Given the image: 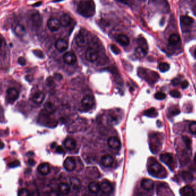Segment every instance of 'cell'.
<instances>
[{
  "mask_svg": "<svg viewBox=\"0 0 196 196\" xmlns=\"http://www.w3.org/2000/svg\"><path fill=\"white\" fill-rule=\"evenodd\" d=\"M77 12L86 18H89L95 14V4L93 0H80L77 5Z\"/></svg>",
  "mask_w": 196,
  "mask_h": 196,
  "instance_id": "obj_1",
  "label": "cell"
},
{
  "mask_svg": "<svg viewBox=\"0 0 196 196\" xmlns=\"http://www.w3.org/2000/svg\"><path fill=\"white\" fill-rule=\"evenodd\" d=\"M163 169H164L160 163L157 162H154L149 166L148 172L151 176L154 177H158L163 171Z\"/></svg>",
  "mask_w": 196,
  "mask_h": 196,
  "instance_id": "obj_2",
  "label": "cell"
},
{
  "mask_svg": "<svg viewBox=\"0 0 196 196\" xmlns=\"http://www.w3.org/2000/svg\"><path fill=\"white\" fill-rule=\"evenodd\" d=\"M157 194L158 196H174L170 187L165 182H162L158 185Z\"/></svg>",
  "mask_w": 196,
  "mask_h": 196,
  "instance_id": "obj_3",
  "label": "cell"
},
{
  "mask_svg": "<svg viewBox=\"0 0 196 196\" xmlns=\"http://www.w3.org/2000/svg\"><path fill=\"white\" fill-rule=\"evenodd\" d=\"M94 98L92 95H86L81 101L82 107L84 110H89L94 104Z\"/></svg>",
  "mask_w": 196,
  "mask_h": 196,
  "instance_id": "obj_4",
  "label": "cell"
},
{
  "mask_svg": "<svg viewBox=\"0 0 196 196\" xmlns=\"http://www.w3.org/2000/svg\"><path fill=\"white\" fill-rule=\"evenodd\" d=\"M19 94L18 91L14 89L10 88L6 92V99L9 103H13L18 98Z\"/></svg>",
  "mask_w": 196,
  "mask_h": 196,
  "instance_id": "obj_5",
  "label": "cell"
},
{
  "mask_svg": "<svg viewBox=\"0 0 196 196\" xmlns=\"http://www.w3.org/2000/svg\"><path fill=\"white\" fill-rule=\"evenodd\" d=\"M61 23L60 20L57 18H50L48 20L47 22V26L48 28H49V30L52 32H54V31H57L58 30L60 29V28L61 27Z\"/></svg>",
  "mask_w": 196,
  "mask_h": 196,
  "instance_id": "obj_6",
  "label": "cell"
},
{
  "mask_svg": "<svg viewBox=\"0 0 196 196\" xmlns=\"http://www.w3.org/2000/svg\"><path fill=\"white\" fill-rule=\"evenodd\" d=\"M64 167L68 171H73L76 166L75 159L72 157H68L65 159L64 163Z\"/></svg>",
  "mask_w": 196,
  "mask_h": 196,
  "instance_id": "obj_7",
  "label": "cell"
},
{
  "mask_svg": "<svg viewBox=\"0 0 196 196\" xmlns=\"http://www.w3.org/2000/svg\"><path fill=\"white\" fill-rule=\"evenodd\" d=\"M30 21L32 25H33L35 27L38 28L42 25V16L38 12H35L32 13L30 15Z\"/></svg>",
  "mask_w": 196,
  "mask_h": 196,
  "instance_id": "obj_8",
  "label": "cell"
},
{
  "mask_svg": "<svg viewBox=\"0 0 196 196\" xmlns=\"http://www.w3.org/2000/svg\"><path fill=\"white\" fill-rule=\"evenodd\" d=\"M98 52L93 48H89L86 52V58L90 62H94L98 59Z\"/></svg>",
  "mask_w": 196,
  "mask_h": 196,
  "instance_id": "obj_9",
  "label": "cell"
},
{
  "mask_svg": "<svg viewBox=\"0 0 196 196\" xmlns=\"http://www.w3.org/2000/svg\"><path fill=\"white\" fill-rule=\"evenodd\" d=\"M108 146L111 149L119 150L121 147V143L119 139L116 137H111L107 141Z\"/></svg>",
  "mask_w": 196,
  "mask_h": 196,
  "instance_id": "obj_10",
  "label": "cell"
},
{
  "mask_svg": "<svg viewBox=\"0 0 196 196\" xmlns=\"http://www.w3.org/2000/svg\"><path fill=\"white\" fill-rule=\"evenodd\" d=\"M63 60L67 64L73 65L76 62L77 59L76 56L73 53L68 52L63 55Z\"/></svg>",
  "mask_w": 196,
  "mask_h": 196,
  "instance_id": "obj_11",
  "label": "cell"
},
{
  "mask_svg": "<svg viewBox=\"0 0 196 196\" xmlns=\"http://www.w3.org/2000/svg\"><path fill=\"white\" fill-rule=\"evenodd\" d=\"M168 42L170 46L177 47L181 44V38L178 34L173 33L169 36Z\"/></svg>",
  "mask_w": 196,
  "mask_h": 196,
  "instance_id": "obj_12",
  "label": "cell"
},
{
  "mask_svg": "<svg viewBox=\"0 0 196 196\" xmlns=\"http://www.w3.org/2000/svg\"><path fill=\"white\" fill-rule=\"evenodd\" d=\"M55 47L60 51L63 52L67 49L68 47V43L67 40L63 39H59L55 42Z\"/></svg>",
  "mask_w": 196,
  "mask_h": 196,
  "instance_id": "obj_13",
  "label": "cell"
},
{
  "mask_svg": "<svg viewBox=\"0 0 196 196\" xmlns=\"http://www.w3.org/2000/svg\"><path fill=\"white\" fill-rule=\"evenodd\" d=\"M181 196H195V191L190 186H185L179 190Z\"/></svg>",
  "mask_w": 196,
  "mask_h": 196,
  "instance_id": "obj_14",
  "label": "cell"
},
{
  "mask_svg": "<svg viewBox=\"0 0 196 196\" xmlns=\"http://www.w3.org/2000/svg\"><path fill=\"white\" fill-rule=\"evenodd\" d=\"M75 40L76 44L79 47H84L87 44V39L86 36L82 33H79L77 35L76 37Z\"/></svg>",
  "mask_w": 196,
  "mask_h": 196,
  "instance_id": "obj_15",
  "label": "cell"
},
{
  "mask_svg": "<svg viewBox=\"0 0 196 196\" xmlns=\"http://www.w3.org/2000/svg\"><path fill=\"white\" fill-rule=\"evenodd\" d=\"M64 145L66 149L69 150H72L76 148V142L73 138L68 137L64 141Z\"/></svg>",
  "mask_w": 196,
  "mask_h": 196,
  "instance_id": "obj_16",
  "label": "cell"
},
{
  "mask_svg": "<svg viewBox=\"0 0 196 196\" xmlns=\"http://www.w3.org/2000/svg\"><path fill=\"white\" fill-rule=\"evenodd\" d=\"M160 160L164 163H165L169 167H171L173 162V159L172 155L169 153L162 154L160 155Z\"/></svg>",
  "mask_w": 196,
  "mask_h": 196,
  "instance_id": "obj_17",
  "label": "cell"
},
{
  "mask_svg": "<svg viewBox=\"0 0 196 196\" xmlns=\"http://www.w3.org/2000/svg\"><path fill=\"white\" fill-rule=\"evenodd\" d=\"M141 186L144 189L146 190H152L154 188V182L150 179H143L141 181Z\"/></svg>",
  "mask_w": 196,
  "mask_h": 196,
  "instance_id": "obj_18",
  "label": "cell"
},
{
  "mask_svg": "<svg viewBox=\"0 0 196 196\" xmlns=\"http://www.w3.org/2000/svg\"><path fill=\"white\" fill-rule=\"evenodd\" d=\"M114 158L110 155H104L101 158V164L105 167H110L113 165Z\"/></svg>",
  "mask_w": 196,
  "mask_h": 196,
  "instance_id": "obj_19",
  "label": "cell"
},
{
  "mask_svg": "<svg viewBox=\"0 0 196 196\" xmlns=\"http://www.w3.org/2000/svg\"><path fill=\"white\" fill-rule=\"evenodd\" d=\"M101 189L102 190L103 192L105 193H109L111 192L113 187L111 183L105 179L101 182Z\"/></svg>",
  "mask_w": 196,
  "mask_h": 196,
  "instance_id": "obj_20",
  "label": "cell"
},
{
  "mask_svg": "<svg viewBox=\"0 0 196 196\" xmlns=\"http://www.w3.org/2000/svg\"><path fill=\"white\" fill-rule=\"evenodd\" d=\"M117 41L123 46H127L130 44L129 38L124 34H119L117 36Z\"/></svg>",
  "mask_w": 196,
  "mask_h": 196,
  "instance_id": "obj_21",
  "label": "cell"
},
{
  "mask_svg": "<svg viewBox=\"0 0 196 196\" xmlns=\"http://www.w3.org/2000/svg\"><path fill=\"white\" fill-rule=\"evenodd\" d=\"M38 172L42 175H47L51 171L50 167L47 163H42L39 165L37 167Z\"/></svg>",
  "mask_w": 196,
  "mask_h": 196,
  "instance_id": "obj_22",
  "label": "cell"
},
{
  "mask_svg": "<svg viewBox=\"0 0 196 196\" xmlns=\"http://www.w3.org/2000/svg\"><path fill=\"white\" fill-rule=\"evenodd\" d=\"M180 21H181V24H182L184 26L189 27L193 23L194 20L189 16L184 15L181 17Z\"/></svg>",
  "mask_w": 196,
  "mask_h": 196,
  "instance_id": "obj_23",
  "label": "cell"
},
{
  "mask_svg": "<svg viewBox=\"0 0 196 196\" xmlns=\"http://www.w3.org/2000/svg\"><path fill=\"white\" fill-rule=\"evenodd\" d=\"M14 32L16 36L18 37H23L26 33V29L23 25L18 24L17 25L14 29Z\"/></svg>",
  "mask_w": 196,
  "mask_h": 196,
  "instance_id": "obj_24",
  "label": "cell"
},
{
  "mask_svg": "<svg viewBox=\"0 0 196 196\" xmlns=\"http://www.w3.org/2000/svg\"><path fill=\"white\" fill-rule=\"evenodd\" d=\"M45 98L44 94L42 91H37L33 96V101L37 104H40L44 101Z\"/></svg>",
  "mask_w": 196,
  "mask_h": 196,
  "instance_id": "obj_25",
  "label": "cell"
},
{
  "mask_svg": "<svg viewBox=\"0 0 196 196\" xmlns=\"http://www.w3.org/2000/svg\"><path fill=\"white\" fill-rule=\"evenodd\" d=\"M70 185L72 188L76 191L80 190L82 187V183L80 181L78 178L73 177L70 179Z\"/></svg>",
  "mask_w": 196,
  "mask_h": 196,
  "instance_id": "obj_26",
  "label": "cell"
},
{
  "mask_svg": "<svg viewBox=\"0 0 196 196\" xmlns=\"http://www.w3.org/2000/svg\"><path fill=\"white\" fill-rule=\"evenodd\" d=\"M89 189L93 193H98L100 191L101 185L97 182H92L89 185Z\"/></svg>",
  "mask_w": 196,
  "mask_h": 196,
  "instance_id": "obj_27",
  "label": "cell"
},
{
  "mask_svg": "<svg viewBox=\"0 0 196 196\" xmlns=\"http://www.w3.org/2000/svg\"><path fill=\"white\" fill-rule=\"evenodd\" d=\"M44 110L46 111V112H47L49 114H54L56 111V106L51 101H47L44 104Z\"/></svg>",
  "mask_w": 196,
  "mask_h": 196,
  "instance_id": "obj_28",
  "label": "cell"
},
{
  "mask_svg": "<svg viewBox=\"0 0 196 196\" xmlns=\"http://www.w3.org/2000/svg\"><path fill=\"white\" fill-rule=\"evenodd\" d=\"M59 189L61 193L63 194L67 195L70 193V190H71V187L68 184L65 182H61L59 186Z\"/></svg>",
  "mask_w": 196,
  "mask_h": 196,
  "instance_id": "obj_29",
  "label": "cell"
},
{
  "mask_svg": "<svg viewBox=\"0 0 196 196\" xmlns=\"http://www.w3.org/2000/svg\"><path fill=\"white\" fill-rule=\"evenodd\" d=\"M60 23L63 26H67L71 23L72 18L69 15L64 14L60 18Z\"/></svg>",
  "mask_w": 196,
  "mask_h": 196,
  "instance_id": "obj_30",
  "label": "cell"
},
{
  "mask_svg": "<svg viewBox=\"0 0 196 196\" xmlns=\"http://www.w3.org/2000/svg\"><path fill=\"white\" fill-rule=\"evenodd\" d=\"M147 54V51L141 47H137L135 50V54L137 58H142Z\"/></svg>",
  "mask_w": 196,
  "mask_h": 196,
  "instance_id": "obj_31",
  "label": "cell"
},
{
  "mask_svg": "<svg viewBox=\"0 0 196 196\" xmlns=\"http://www.w3.org/2000/svg\"><path fill=\"white\" fill-rule=\"evenodd\" d=\"M182 177L183 178V179L184 180L185 182H190L192 179H193V176L190 173L188 172H182V174H181Z\"/></svg>",
  "mask_w": 196,
  "mask_h": 196,
  "instance_id": "obj_32",
  "label": "cell"
},
{
  "mask_svg": "<svg viewBox=\"0 0 196 196\" xmlns=\"http://www.w3.org/2000/svg\"><path fill=\"white\" fill-rule=\"evenodd\" d=\"M145 115L149 117H156L158 115V113L155 108H151L145 112Z\"/></svg>",
  "mask_w": 196,
  "mask_h": 196,
  "instance_id": "obj_33",
  "label": "cell"
},
{
  "mask_svg": "<svg viewBox=\"0 0 196 196\" xmlns=\"http://www.w3.org/2000/svg\"><path fill=\"white\" fill-rule=\"evenodd\" d=\"M170 68V65L166 63H162L159 65V70L162 72L168 71Z\"/></svg>",
  "mask_w": 196,
  "mask_h": 196,
  "instance_id": "obj_34",
  "label": "cell"
},
{
  "mask_svg": "<svg viewBox=\"0 0 196 196\" xmlns=\"http://www.w3.org/2000/svg\"><path fill=\"white\" fill-rule=\"evenodd\" d=\"M138 41V42L140 45L139 47L143 48V49H145L146 51L148 50V44H147L146 41L145 40V39L144 38H143V37L139 38Z\"/></svg>",
  "mask_w": 196,
  "mask_h": 196,
  "instance_id": "obj_35",
  "label": "cell"
},
{
  "mask_svg": "<svg viewBox=\"0 0 196 196\" xmlns=\"http://www.w3.org/2000/svg\"><path fill=\"white\" fill-rule=\"evenodd\" d=\"M30 191L26 188L21 189L18 191V196H30Z\"/></svg>",
  "mask_w": 196,
  "mask_h": 196,
  "instance_id": "obj_36",
  "label": "cell"
},
{
  "mask_svg": "<svg viewBox=\"0 0 196 196\" xmlns=\"http://www.w3.org/2000/svg\"><path fill=\"white\" fill-rule=\"evenodd\" d=\"M169 113L172 116H175L180 113V110L177 107H173L170 110Z\"/></svg>",
  "mask_w": 196,
  "mask_h": 196,
  "instance_id": "obj_37",
  "label": "cell"
},
{
  "mask_svg": "<svg viewBox=\"0 0 196 196\" xmlns=\"http://www.w3.org/2000/svg\"><path fill=\"white\" fill-rule=\"evenodd\" d=\"M189 129L191 134H196V122H193L190 123Z\"/></svg>",
  "mask_w": 196,
  "mask_h": 196,
  "instance_id": "obj_38",
  "label": "cell"
},
{
  "mask_svg": "<svg viewBox=\"0 0 196 196\" xmlns=\"http://www.w3.org/2000/svg\"><path fill=\"white\" fill-rule=\"evenodd\" d=\"M155 98L157 100H163L165 99L166 95L161 92H158L155 94Z\"/></svg>",
  "mask_w": 196,
  "mask_h": 196,
  "instance_id": "obj_39",
  "label": "cell"
},
{
  "mask_svg": "<svg viewBox=\"0 0 196 196\" xmlns=\"http://www.w3.org/2000/svg\"><path fill=\"white\" fill-rule=\"evenodd\" d=\"M182 139L184 141L186 147L188 149H190L191 148V141L190 140V138L189 137H186V136H183L182 137Z\"/></svg>",
  "mask_w": 196,
  "mask_h": 196,
  "instance_id": "obj_40",
  "label": "cell"
},
{
  "mask_svg": "<svg viewBox=\"0 0 196 196\" xmlns=\"http://www.w3.org/2000/svg\"><path fill=\"white\" fill-rule=\"evenodd\" d=\"M170 95H171L173 98H179L181 97V94L180 92L176 89L172 90L170 92Z\"/></svg>",
  "mask_w": 196,
  "mask_h": 196,
  "instance_id": "obj_41",
  "label": "cell"
},
{
  "mask_svg": "<svg viewBox=\"0 0 196 196\" xmlns=\"http://www.w3.org/2000/svg\"><path fill=\"white\" fill-rule=\"evenodd\" d=\"M20 165V162L18 160H15L8 164V166L10 168H15Z\"/></svg>",
  "mask_w": 196,
  "mask_h": 196,
  "instance_id": "obj_42",
  "label": "cell"
},
{
  "mask_svg": "<svg viewBox=\"0 0 196 196\" xmlns=\"http://www.w3.org/2000/svg\"><path fill=\"white\" fill-rule=\"evenodd\" d=\"M119 1V2H121L122 4H124L125 5H127L130 6L131 5H133L135 1V0H117Z\"/></svg>",
  "mask_w": 196,
  "mask_h": 196,
  "instance_id": "obj_43",
  "label": "cell"
},
{
  "mask_svg": "<svg viewBox=\"0 0 196 196\" xmlns=\"http://www.w3.org/2000/svg\"><path fill=\"white\" fill-rule=\"evenodd\" d=\"M111 49L115 54H120V51L119 48L114 44L111 45Z\"/></svg>",
  "mask_w": 196,
  "mask_h": 196,
  "instance_id": "obj_44",
  "label": "cell"
},
{
  "mask_svg": "<svg viewBox=\"0 0 196 196\" xmlns=\"http://www.w3.org/2000/svg\"><path fill=\"white\" fill-rule=\"evenodd\" d=\"M33 53L39 58H42L44 57V54L42 53V52L40 50H38V49L35 50V51H33Z\"/></svg>",
  "mask_w": 196,
  "mask_h": 196,
  "instance_id": "obj_45",
  "label": "cell"
},
{
  "mask_svg": "<svg viewBox=\"0 0 196 196\" xmlns=\"http://www.w3.org/2000/svg\"><path fill=\"white\" fill-rule=\"evenodd\" d=\"M48 196H60L59 193L57 190H51L49 191Z\"/></svg>",
  "mask_w": 196,
  "mask_h": 196,
  "instance_id": "obj_46",
  "label": "cell"
},
{
  "mask_svg": "<svg viewBox=\"0 0 196 196\" xmlns=\"http://www.w3.org/2000/svg\"><path fill=\"white\" fill-rule=\"evenodd\" d=\"M181 83L180 80L178 79V78H174V79H173L172 81V84L174 86H177L179 85Z\"/></svg>",
  "mask_w": 196,
  "mask_h": 196,
  "instance_id": "obj_47",
  "label": "cell"
},
{
  "mask_svg": "<svg viewBox=\"0 0 196 196\" xmlns=\"http://www.w3.org/2000/svg\"><path fill=\"white\" fill-rule=\"evenodd\" d=\"M18 63L21 65H25L26 64V60L23 57H20L18 59Z\"/></svg>",
  "mask_w": 196,
  "mask_h": 196,
  "instance_id": "obj_48",
  "label": "cell"
},
{
  "mask_svg": "<svg viewBox=\"0 0 196 196\" xmlns=\"http://www.w3.org/2000/svg\"><path fill=\"white\" fill-rule=\"evenodd\" d=\"M188 86H189L188 82H187L186 80H185L184 82H183L181 83V88L183 89H185L188 87Z\"/></svg>",
  "mask_w": 196,
  "mask_h": 196,
  "instance_id": "obj_49",
  "label": "cell"
},
{
  "mask_svg": "<svg viewBox=\"0 0 196 196\" xmlns=\"http://www.w3.org/2000/svg\"><path fill=\"white\" fill-rule=\"evenodd\" d=\"M28 163L30 166H34L35 164V161L32 159H30L28 160Z\"/></svg>",
  "mask_w": 196,
  "mask_h": 196,
  "instance_id": "obj_50",
  "label": "cell"
},
{
  "mask_svg": "<svg viewBox=\"0 0 196 196\" xmlns=\"http://www.w3.org/2000/svg\"><path fill=\"white\" fill-rule=\"evenodd\" d=\"M56 151L58 152V153H63V152H64V150H63V148L62 147H61V146H58V148H57V149H56Z\"/></svg>",
  "mask_w": 196,
  "mask_h": 196,
  "instance_id": "obj_51",
  "label": "cell"
},
{
  "mask_svg": "<svg viewBox=\"0 0 196 196\" xmlns=\"http://www.w3.org/2000/svg\"><path fill=\"white\" fill-rule=\"evenodd\" d=\"M4 147H5L4 143L0 141V149H2Z\"/></svg>",
  "mask_w": 196,
  "mask_h": 196,
  "instance_id": "obj_52",
  "label": "cell"
},
{
  "mask_svg": "<svg viewBox=\"0 0 196 196\" xmlns=\"http://www.w3.org/2000/svg\"><path fill=\"white\" fill-rule=\"evenodd\" d=\"M32 196H39V194L38 191H35L33 193Z\"/></svg>",
  "mask_w": 196,
  "mask_h": 196,
  "instance_id": "obj_53",
  "label": "cell"
},
{
  "mask_svg": "<svg viewBox=\"0 0 196 196\" xmlns=\"http://www.w3.org/2000/svg\"><path fill=\"white\" fill-rule=\"evenodd\" d=\"M193 12H194V14H196V5L194 6V7L193 8Z\"/></svg>",
  "mask_w": 196,
  "mask_h": 196,
  "instance_id": "obj_54",
  "label": "cell"
},
{
  "mask_svg": "<svg viewBox=\"0 0 196 196\" xmlns=\"http://www.w3.org/2000/svg\"><path fill=\"white\" fill-rule=\"evenodd\" d=\"M1 46H2V41L0 39V48L1 47Z\"/></svg>",
  "mask_w": 196,
  "mask_h": 196,
  "instance_id": "obj_55",
  "label": "cell"
},
{
  "mask_svg": "<svg viewBox=\"0 0 196 196\" xmlns=\"http://www.w3.org/2000/svg\"><path fill=\"white\" fill-rule=\"evenodd\" d=\"M194 70H195V71H196V63L194 64Z\"/></svg>",
  "mask_w": 196,
  "mask_h": 196,
  "instance_id": "obj_56",
  "label": "cell"
},
{
  "mask_svg": "<svg viewBox=\"0 0 196 196\" xmlns=\"http://www.w3.org/2000/svg\"><path fill=\"white\" fill-rule=\"evenodd\" d=\"M194 162H195V163H196V155L195 156V157H194Z\"/></svg>",
  "mask_w": 196,
  "mask_h": 196,
  "instance_id": "obj_57",
  "label": "cell"
},
{
  "mask_svg": "<svg viewBox=\"0 0 196 196\" xmlns=\"http://www.w3.org/2000/svg\"><path fill=\"white\" fill-rule=\"evenodd\" d=\"M194 54H195V57L196 58V50H195V53H194Z\"/></svg>",
  "mask_w": 196,
  "mask_h": 196,
  "instance_id": "obj_58",
  "label": "cell"
}]
</instances>
